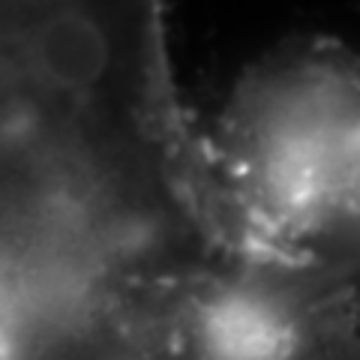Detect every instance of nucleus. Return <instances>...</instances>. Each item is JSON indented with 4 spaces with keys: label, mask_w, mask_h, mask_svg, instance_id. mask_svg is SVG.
Returning <instances> with one entry per match:
<instances>
[{
    "label": "nucleus",
    "mask_w": 360,
    "mask_h": 360,
    "mask_svg": "<svg viewBox=\"0 0 360 360\" xmlns=\"http://www.w3.org/2000/svg\"><path fill=\"white\" fill-rule=\"evenodd\" d=\"M193 342L198 360H295L300 330L279 303L234 288L198 307Z\"/></svg>",
    "instance_id": "obj_1"
},
{
    "label": "nucleus",
    "mask_w": 360,
    "mask_h": 360,
    "mask_svg": "<svg viewBox=\"0 0 360 360\" xmlns=\"http://www.w3.org/2000/svg\"><path fill=\"white\" fill-rule=\"evenodd\" d=\"M0 360H6V352H4V348H0Z\"/></svg>",
    "instance_id": "obj_2"
}]
</instances>
